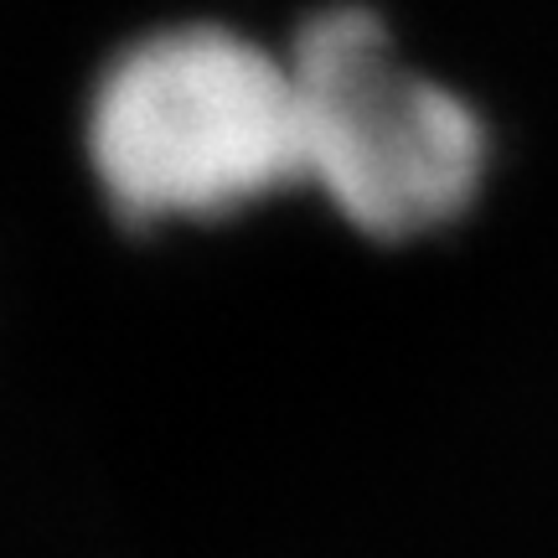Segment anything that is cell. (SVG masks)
<instances>
[{"instance_id": "6da1fadb", "label": "cell", "mask_w": 558, "mask_h": 558, "mask_svg": "<svg viewBox=\"0 0 558 558\" xmlns=\"http://www.w3.org/2000/svg\"><path fill=\"white\" fill-rule=\"evenodd\" d=\"M88 160L130 222L222 218L305 181L290 58L222 26H171L104 73Z\"/></svg>"}, {"instance_id": "7a4b0ae2", "label": "cell", "mask_w": 558, "mask_h": 558, "mask_svg": "<svg viewBox=\"0 0 558 558\" xmlns=\"http://www.w3.org/2000/svg\"><path fill=\"white\" fill-rule=\"evenodd\" d=\"M305 181L373 239H414L476 197L486 135L471 104L399 58L373 11L305 21L295 52Z\"/></svg>"}]
</instances>
